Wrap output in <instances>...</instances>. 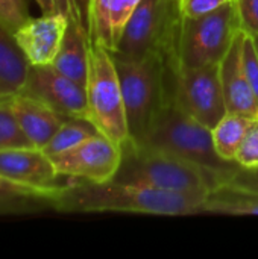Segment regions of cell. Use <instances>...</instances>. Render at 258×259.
<instances>
[{
    "label": "cell",
    "mask_w": 258,
    "mask_h": 259,
    "mask_svg": "<svg viewBox=\"0 0 258 259\" xmlns=\"http://www.w3.org/2000/svg\"><path fill=\"white\" fill-rule=\"evenodd\" d=\"M35 2L40 6V9L43 11V14H53V12H56L53 0H35Z\"/></svg>",
    "instance_id": "obj_29"
},
{
    "label": "cell",
    "mask_w": 258,
    "mask_h": 259,
    "mask_svg": "<svg viewBox=\"0 0 258 259\" xmlns=\"http://www.w3.org/2000/svg\"><path fill=\"white\" fill-rule=\"evenodd\" d=\"M85 94L87 120L102 135L119 144L129 141L122 85L114 59L109 50L91 39Z\"/></svg>",
    "instance_id": "obj_5"
},
{
    "label": "cell",
    "mask_w": 258,
    "mask_h": 259,
    "mask_svg": "<svg viewBox=\"0 0 258 259\" xmlns=\"http://www.w3.org/2000/svg\"><path fill=\"white\" fill-rule=\"evenodd\" d=\"M234 162L246 171H258V118L252 120Z\"/></svg>",
    "instance_id": "obj_23"
},
{
    "label": "cell",
    "mask_w": 258,
    "mask_h": 259,
    "mask_svg": "<svg viewBox=\"0 0 258 259\" xmlns=\"http://www.w3.org/2000/svg\"><path fill=\"white\" fill-rule=\"evenodd\" d=\"M0 176L40 190H56L64 184L50 156L38 147L0 150Z\"/></svg>",
    "instance_id": "obj_12"
},
{
    "label": "cell",
    "mask_w": 258,
    "mask_h": 259,
    "mask_svg": "<svg viewBox=\"0 0 258 259\" xmlns=\"http://www.w3.org/2000/svg\"><path fill=\"white\" fill-rule=\"evenodd\" d=\"M123 156L113 181L141 185L181 194L207 196L219 185L233 181V175L210 170L173 153L134 144H122Z\"/></svg>",
    "instance_id": "obj_3"
},
{
    "label": "cell",
    "mask_w": 258,
    "mask_h": 259,
    "mask_svg": "<svg viewBox=\"0 0 258 259\" xmlns=\"http://www.w3.org/2000/svg\"><path fill=\"white\" fill-rule=\"evenodd\" d=\"M90 38L88 29L76 21H68L62 46L53 61V67L64 76L85 87L88 76Z\"/></svg>",
    "instance_id": "obj_16"
},
{
    "label": "cell",
    "mask_w": 258,
    "mask_h": 259,
    "mask_svg": "<svg viewBox=\"0 0 258 259\" xmlns=\"http://www.w3.org/2000/svg\"><path fill=\"white\" fill-rule=\"evenodd\" d=\"M254 118L242 114L227 112L220 121L211 129L214 150L227 162H234L236 153L245 140V135Z\"/></svg>",
    "instance_id": "obj_20"
},
{
    "label": "cell",
    "mask_w": 258,
    "mask_h": 259,
    "mask_svg": "<svg viewBox=\"0 0 258 259\" xmlns=\"http://www.w3.org/2000/svg\"><path fill=\"white\" fill-rule=\"evenodd\" d=\"M96 134L100 132L87 118H65L52 140L43 147V150L49 156H53L79 146Z\"/></svg>",
    "instance_id": "obj_21"
},
{
    "label": "cell",
    "mask_w": 258,
    "mask_h": 259,
    "mask_svg": "<svg viewBox=\"0 0 258 259\" xmlns=\"http://www.w3.org/2000/svg\"><path fill=\"white\" fill-rule=\"evenodd\" d=\"M242 32L236 2L195 18H182L179 62L186 68L220 64L236 36Z\"/></svg>",
    "instance_id": "obj_7"
},
{
    "label": "cell",
    "mask_w": 258,
    "mask_h": 259,
    "mask_svg": "<svg viewBox=\"0 0 258 259\" xmlns=\"http://www.w3.org/2000/svg\"><path fill=\"white\" fill-rule=\"evenodd\" d=\"M242 53H243L245 73H246L249 87L254 93V97H255L258 105V50L254 38L248 33H245V36H243Z\"/></svg>",
    "instance_id": "obj_25"
},
{
    "label": "cell",
    "mask_w": 258,
    "mask_h": 259,
    "mask_svg": "<svg viewBox=\"0 0 258 259\" xmlns=\"http://www.w3.org/2000/svg\"><path fill=\"white\" fill-rule=\"evenodd\" d=\"M233 0H181V14L184 18H195L210 14Z\"/></svg>",
    "instance_id": "obj_27"
},
{
    "label": "cell",
    "mask_w": 258,
    "mask_h": 259,
    "mask_svg": "<svg viewBox=\"0 0 258 259\" xmlns=\"http://www.w3.org/2000/svg\"><path fill=\"white\" fill-rule=\"evenodd\" d=\"M207 196L154 190L117 181L65 182L52 194L59 212H129L149 215H193L202 212Z\"/></svg>",
    "instance_id": "obj_1"
},
{
    "label": "cell",
    "mask_w": 258,
    "mask_h": 259,
    "mask_svg": "<svg viewBox=\"0 0 258 259\" xmlns=\"http://www.w3.org/2000/svg\"><path fill=\"white\" fill-rule=\"evenodd\" d=\"M240 17L242 30L251 36H258V0H234Z\"/></svg>",
    "instance_id": "obj_26"
},
{
    "label": "cell",
    "mask_w": 258,
    "mask_h": 259,
    "mask_svg": "<svg viewBox=\"0 0 258 259\" xmlns=\"http://www.w3.org/2000/svg\"><path fill=\"white\" fill-rule=\"evenodd\" d=\"M122 156V144L96 134L79 146L50 156V159L56 171L64 178L108 182L117 175Z\"/></svg>",
    "instance_id": "obj_9"
},
{
    "label": "cell",
    "mask_w": 258,
    "mask_h": 259,
    "mask_svg": "<svg viewBox=\"0 0 258 259\" xmlns=\"http://www.w3.org/2000/svg\"><path fill=\"white\" fill-rule=\"evenodd\" d=\"M175 103L192 118L213 129L228 112L220 82V64L198 68L179 65L175 77Z\"/></svg>",
    "instance_id": "obj_8"
},
{
    "label": "cell",
    "mask_w": 258,
    "mask_h": 259,
    "mask_svg": "<svg viewBox=\"0 0 258 259\" xmlns=\"http://www.w3.org/2000/svg\"><path fill=\"white\" fill-rule=\"evenodd\" d=\"M254 38V41H255V46H257V50H258V36H252Z\"/></svg>",
    "instance_id": "obj_31"
},
{
    "label": "cell",
    "mask_w": 258,
    "mask_h": 259,
    "mask_svg": "<svg viewBox=\"0 0 258 259\" xmlns=\"http://www.w3.org/2000/svg\"><path fill=\"white\" fill-rule=\"evenodd\" d=\"M182 18L178 0H141L111 53L134 61L149 56L179 59Z\"/></svg>",
    "instance_id": "obj_4"
},
{
    "label": "cell",
    "mask_w": 258,
    "mask_h": 259,
    "mask_svg": "<svg viewBox=\"0 0 258 259\" xmlns=\"http://www.w3.org/2000/svg\"><path fill=\"white\" fill-rule=\"evenodd\" d=\"M202 212L222 215H258V191L231 181L225 182L207 194Z\"/></svg>",
    "instance_id": "obj_17"
},
{
    "label": "cell",
    "mask_w": 258,
    "mask_h": 259,
    "mask_svg": "<svg viewBox=\"0 0 258 259\" xmlns=\"http://www.w3.org/2000/svg\"><path fill=\"white\" fill-rule=\"evenodd\" d=\"M20 147H33V144L23 132L12 111L9 96L0 97V150Z\"/></svg>",
    "instance_id": "obj_22"
},
{
    "label": "cell",
    "mask_w": 258,
    "mask_h": 259,
    "mask_svg": "<svg viewBox=\"0 0 258 259\" xmlns=\"http://www.w3.org/2000/svg\"><path fill=\"white\" fill-rule=\"evenodd\" d=\"M29 67L14 33L0 24V97L14 96L23 90Z\"/></svg>",
    "instance_id": "obj_18"
},
{
    "label": "cell",
    "mask_w": 258,
    "mask_h": 259,
    "mask_svg": "<svg viewBox=\"0 0 258 259\" xmlns=\"http://www.w3.org/2000/svg\"><path fill=\"white\" fill-rule=\"evenodd\" d=\"M12 111L33 147L43 149L64 123L65 117L50 109L43 102L17 93L9 96Z\"/></svg>",
    "instance_id": "obj_15"
},
{
    "label": "cell",
    "mask_w": 258,
    "mask_h": 259,
    "mask_svg": "<svg viewBox=\"0 0 258 259\" xmlns=\"http://www.w3.org/2000/svg\"><path fill=\"white\" fill-rule=\"evenodd\" d=\"M68 18L59 12L29 18L14 32L18 47L30 65H52L65 36Z\"/></svg>",
    "instance_id": "obj_11"
},
{
    "label": "cell",
    "mask_w": 258,
    "mask_h": 259,
    "mask_svg": "<svg viewBox=\"0 0 258 259\" xmlns=\"http://www.w3.org/2000/svg\"><path fill=\"white\" fill-rule=\"evenodd\" d=\"M243 170V168H242ZM245 173L248 175V176H251V178H255V179H258V171H246L245 170Z\"/></svg>",
    "instance_id": "obj_30"
},
{
    "label": "cell",
    "mask_w": 258,
    "mask_h": 259,
    "mask_svg": "<svg viewBox=\"0 0 258 259\" xmlns=\"http://www.w3.org/2000/svg\"><path fill=\"white\" fill-rule=\"evenodd\" d=\"M138 146L164 150L210 170L236 176L242 168L227 162L214 150L211 129L186 114L175 100L164 109L146 140Z\"/></svg>",
    "instance_id": "obj_6"
},
{
    "label": "cell",
    "mask_w": 258,
    "mask_h": 259,
    "mask_svg": "<svg viewBox=\"0 0 258 259\" xmlns=\"http://www.w3.org/2000/svg\"><path fill=\"white\" fill-rule=\"evenodd\" d=\"M125 102L129 137L141 144L164 109L175 100V77L179 59L149 56L144 59H123L111 53Z\"/></svg>",
    "instance_id": "obj_2"
},
{
    "label": "cell",
    "mask_w": 258,
    "mask_h": 259,
    "mask_svg": "<svg viewBox=\"0 0 258 259\" xmlns=\"http://www.w3.org/2000/svg\"><path fill=\"white\" fill-rule=\"evenodd\" d=\"M29 18L24 0H0V24L11 33L20 29Z\"/></svg>",
    "instance_id": "obj_24"
},
{
    "label": "cell",
    "mask_w": 258,
    "mask_h": 259,
    "mask_svg": "<svg viewBox=\"0 0 258 259\" xmlns=\"http://www.w3.org/2000/svg\"><path fill=\"white\" fill-rule=\"evenodd\" d=\"M20 93L43 102L65 118H87L85 87L64 76L53 65H30Z\"/></svg>",
    "instance_id": "obj_10"
},
{
    "label": "cell",
    "mask_w": 258,
    "mask_h": 259,
    "mask_svg": "<svg viewBox=\"0 0 258 259\" xmlns=\"http://www.w3.org/2000/svg\"><path fill=\"white\" fill-rule=\"evenodd\" d=\"M231 182H236V184H239V185H242V187H246V188H249V190L258 191V179L248 176V175L245 173V170H240V171L233 178Z\"/></svg>",
    "instance_id": "obj_28"
},
{
    "label": "cell",
    "mask_w": 258,
    "mask_h": 259,
    "mask_svg": "<svg viewBox=\"0 0 258 259\" xmlns=\"http://www.w3.org/2000/svg\"><path fill=\"white\" fill-rule=\"evenodd\" d=\"M243 36L245 32L242 30L220 61L222 91L228 112L242 114L249 118H258L257 100L249 87L243 67Z\"/></svg>",
    "instance_id": "obj_13"
},
{
    "label": "cell",
    "mask_w": 258,
    "mask_h": 259,
    "mask_svg": "<svg viewBox=\"0 0 258 259\" xmlns=\"http://www.w3.org/2000/svg\"><path fill=\"white\" fill-rule=\"evenodd\" d=\"M53 193L55 190H40L0 176V214L33 212L35 209L52 208Z\"/></svg>",
    "instance_id": "obj_19"
},
{
    "label": "cell",
    "mask_w": 258,
    "mask_h": 259,
    "mask_svg": "<svg viewBox=\"0 0 258 259\" xmlns=\"http://www.w3.org/2000/svg\"><path fill=\"white\" fill-rule=\"evenodd\" d=\"M141 0H88V38L114 52L125 26Z\"/></svg>",
    "instance_id": "obj_14"
}]
</instances>
